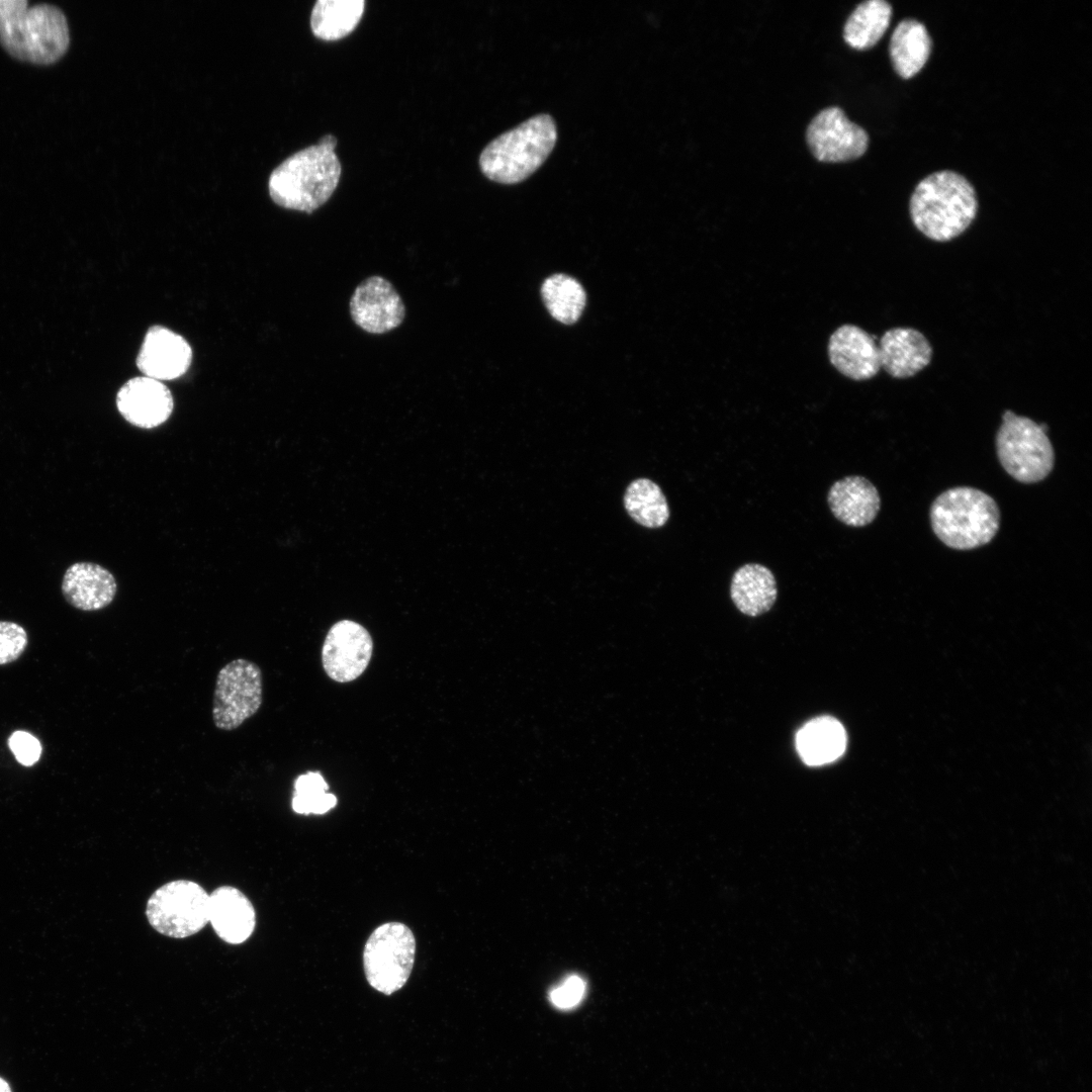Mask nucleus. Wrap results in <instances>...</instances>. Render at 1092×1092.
Masks as SVG:
<instances>
[{"label":"nucleus","instance_id":"1","mask_svg":"<svg viewBox=\"0 0 1092 1092\" xmlns=\"http://www.w3.org/2000/svg\"><path fill=\"white\" fill-rule=\"evenodd\" d=\"M337 139L323 136L278 165L270 174L268 190L281 207L311 213L332 196L341 176L335 153Z\"/></svg>","mask_w":1092,"mask_h":1092},{"label":"nucleus","instance_id":"2","mask_svg":"<svg viewBox=\"0 0 1092 1092\" xmlns=\"http://www.w3.org/2000/svg\"><path fill=\"white\" fill-rule=\"evenodd\" d=\"M0 44L13 58L37 65L59 61L70 44L63 10L50 3L0 0Z\"/></svg>","mask_w":1092,"mask_h":1092},{"label":"nucleus","instance_id":"3","mask_svg":"<svg viewBox=\"0 0 1092 1092\" xmlns=\"http://www.w3.org/2000/svg\"><path fill=\"white\" fill-rule=\"evenodd\" d=\"M909 212L914 226L934 242H948L971 225L978 212L973 185L961 174L943 170L922 179L915 187Z\"/></svg>","mask_w":1092,"mask_h":1092},{"label":"nucleus","instance_id":"4","mask_svg":"<svg viewBox=\"0 0 1092 1092\" xmlns=\"http://www.w3.org/2000/svg\"><path fill=\"white\" fill-rule=\"evenodd\" d=\"M935 536L947 547L970 550L988 544L1000 526V510L988 493L970 486L951 487L930 507Z\"/></svg>","mask_w":1092,"mask_h":1092},{"label":"nucleus","instance_id":"5","mask_svg":"<svg viewBox=\"0 0 1092 1092\" xmlns=\"http://www.w3.org/2000/svg\"><path fill=\"white\" fill-rule=\"evenodd\" d=\"M557 139L554 119L537 114L492 140L480 154L479 166L490 180L513 184L535 172Z\"/></svg>","mask_w":1092,"mask_h":1092},{"label":"nucleus","instance_id":"6","mask_svg":"<svg viewBox=\"0 0 1092 1092\" xmlns=\"http://www.w3.org/2000/svg\"><path fill=\"white\" fill-rule=\"evenodd\" d=\"M996 450L1003 469L1022 483L1043 480L1054 467V448L1041 425L1010 410L1002 414Z\"/></svg>","mask_w":1092,"mask_h":1092},{"label":"nucleus","instance_id":"7","mask_svg":"<svg viewBox=\"0 0 1092 1092\" xmlns=\"http://www.w3.org/2000/svg\"><path fill=\"white\" fill-rule=\"evenodd\" d=\"M416 954V938L401 922H385L368 937L363 950V967L369 985L385 995L404 986Z\"/></svg>","mask_w":1092,"mask_h":1092},{"label":"nucleus","instance_id":"8","mask_svg":"<svg viewBox=\"0 0 1092 1092\" xmlns=\"http://www.w3.org/2000/svg\"><path fill=\"white\" fill-rule=\"evenodd\" d=\"M146 915L159 933L185 938L209 922V895L197 883L176 880L158 888L149 898Z\"/></svg>","mask_w":1092,"mask_h":1092},{"label":"nucleus","instance_id":"9","mask_svg":"<svg viewBox=\"0 0 1092 1092\" xmlns=\"http://www.w3.org/2000/svg\"><path fill=\"white\" fill-rule=\"evenodd\" d=\"M262 702L263 674L257 663L237 658L218 670L211 708L218 730L238 729L259 711Z\"/></svg>","mask_w":1092,"mask_h":1092},{"label":"nucleus","instance_id":"10","mask_svg":"<svg viewBox=\"0 0 1092 1092\" xmlns=\"http://www.w3.org/2000/svg\"><path fill=\"white\" fill-rule=\"evenodd\" d=\"M806 138L812 154L821 162L855 160L866 153L869 145L867 131L838 107L821 110L808 125Z\"/></svg>","mask_w":1092,"mask_h":1092},{"label":"nucleus","instance_id":"11","mask_svg":"<svg viewBox=\"0 0 1092 1092\" xmlns=\"http://www.w3.org/2000/svg\"><path fill=\"white\" fill-rule=\"evenodd\" d=\"M372 650V638L362 625L339 621L331 627L323 645L324 669L335 681H352L367 668Z\"/></svg>","mask_w":1092,"mask_h":1092},{"label":"nucleus","instance_id":"12","mask_svg":"<svg viewBox=\"0 0 1092 1092\" xmlns=\"http://www.w3.org/2000/svg\"><path fill=\"white\" fill-rule=\"evenodd\" d=\"M349 310L359 328L374 335L398 328L405 316L401 296L390 281L378 275L367 277L355 288Z\"/></svg>","mask_w":1092,"mask_h":1092},{"label":"nucleus","instance_id":"13","mask_svg":"<svg viewBox=\"0 0 1092 1092\" xmlns=\"http://www.w3.org/2000/svg\"><path fill=\"white\" fill-rule=\"evenodd\" d=\"M116 406L123 419L142 429L165 423L174 407L173 396L162 382L147 376L127 380L116 394Z\"/></svg>","mask_w":1092,"mask_h":1092},{"label":"nucleus","instance_id":"14","mask_svg":"<svg viewBox=\"0 0 1092 1092\" xmlns=\"http://www.w3.org/2000/svg\"><path fill=\"white\" fill-rule=\"evenodd\" d=\"M191 361V347L182 336L165 327L153 326L145 336L136 366L144 376L163 382L182 376Z\"/></svg>","mask_w":1092,"mask_h":1092},{"label":"nucleus","instance_id":"15","mask_svg":"<svg viewBox=\"0 0 1092 1092\" xmlns=\"http://www.w3.org/2000/svg\"><path fill=\"white\" fill-rule=\"evenodd\" d=\"M875 336L854 325L837 328L828 342L830 363L852 380H868L881 369V356Z\"/></svg>","mask_w":1092,"mask_h":1092},{"label":"nucleus","instance_id":"16","mask_svg":"<svg viewBox=\"0 0 1092 1092\" xmlns=\"http://www.w3.org/2000/svg\"><path fill=\"white\" fill-rule=\"evenodd\" d=\"M881 368L897 379L913 377L930 364L933 350L917 329L895 327L879 340Z\"/></svg>","mask_w":1092,"mask_h":1092},{"label":"nucleus","instance_id":"17","mask_svg":"<svg viewBox=\"0 0 1092 1092\" xmlns=\"http://www.w3.org/2000/svg\"><path fill=\"white\" fill-rule=\"evenodd\" d=\"M66 601L81 611H98L110 605L117 592L113 574L93 562H77L68 567L62 580Z\"/></svg>","mask_w":1092,"mask_h":1092},{"label":"nucleus","instance_id":"18","mask_svg":"<svg viewBox=\"0 0 1092 1092\" xmlns=\"http://www.w3.org/2000/svg\"><path fill=\"white\" fill-rule=\"evenodd\" d=\"M209 922L223 941L240 944L253 933L256 915L251 901L239 889L221 886L209 895Z\"/></svg>","mask_w":1092,"mask_h":1092},{"label":"nucleus","instance_id":"19","mask_svg":"<svg viewBox=\"0 0 1092 1092\" xmlns=\"http://www.w3.org/2000/svg\"><path fill=\"white\" fill-rule=\"evenodd\" d=\"M833 516L851 527L871 524L881 508L877 487L866 477L853 475L835 481L827 495Z\"/></svg>","mask_w":1092,"mask_h":1092},{"label":"nucleus","instance_id":"20","mask_svg":"<svg viewBox=\"0 0 1092 1092\" xmlns=\"http://www.w3.org/2000/svg\"><path fill=\"white\" fill-rule=\"evenodd\" d=\"M777 596L775 575L764 565L744 564L732 576L730 597L744 615L755 617L767 612L775 604Z\"/></svg>","mask_w":1092,"mask_h":1092},{"label":"nucleus","instance_id":"21","mask_svg":"<svg viewBox=\"0 0 1092 1092\" xmlns=\"http://www.w3.org/2000/svg\"><path fill=\"white\" fill-rule=\"evenodd\" d=\"M796 747L808 765H822L839 758L846 747V733L833 717L822 716L804 725L796 736Z\"/></svg>","mask_w":1092,"mask_h":1092},{"label":"nucleus","instance_id":"22","mask_svg":"<svg viewBox=\"0 0 1092 1092\" xmlns=\"http://www.w3.org/2000/svg\"><path fill=\"white\" fill-rule=\"evenodd\" d=\"M932 41L925 25L913 18L900 21L889 44L890 59L896 73L910 79L924 67L931 53Z\"/></svg>","mask_w":1092,"mask_h":1092},{"label":"nucleus","instance_id":"23","mask_svg":"<svg viewBox=\"0 0 1092 1092\" xmlns=\"http://www.w3.org/2000/svg\"><path fill=\"white\" fill-rule=\"evenodd\" d=\"M891 17L892 6L887 1H863L848 16L843 38L855 50L871 49L887 31Z\"/></svg>","mask_w":1092,"mask_h":1092},{"label":"nucleus","instance_id":"24","mask_svg":"<svg viewBox=\"0 0 1092 1092\" xmlns=\"http://www.w3.org/2000/svg\"><path fill=\"white\" fill-rule=\"evenodd\" d=\"M364 7V0H317L310 14L311 30L318 38L339 39L357 26Z\"/></svg>","mask_w":1092,"mask_h":1092},{"label":"nucleus","instance_id":"25","mask_svg":"<svg viewBox=\"0 0 1092 1092\" xmlns=\"http://www.w3.org/2000/svg\"><path fill=\"white\" fill-rule=\"evenodd\" d=\"M624 505L631 518L647 528L662 527L669 518L661 488L647 478L636 479L627 487Z\"/></svg>","mask_w":1092,"mask_h":1092},{"label":"nucleus","instance_id":"26","mask_svg":"<svg viewBox=\"0 0 1092 1092\" xmlns=\"http://www.w3.org/2000/svg\"><path fill=\"white\" fill-rule=\"evenodd\" d=\"M541 294L550 314L562 324L575 323L585 305V292L574 278L555 274L542 284Z\"/></svg>","mask_w":1092,"mask_h":1092},{"label":"nucleus","instance_id":"27","mask_svg":"<svg viewBox=\"0 0 1092 1092\" xmlns=\"http://www.w3.org/2000/svg\"><path fill=\"white\" fill-rule=\"evenodd\" d=\"M328 784L320 772L308 771L294 782L292 809L298 814H324L334 808L337 798L328 793Z\"/></svg>","mask_w":1092,"mask_h":1092},{"label":"nucleus","instance_id":"28","mask_svg":"<svg viewBox=\"0 0 1092 1092\" xmlns=\"http://www.w3.org/2000/svg\"><path fill=\"white\" fill-rule=\"evenodd\" d=\"M585 993V981L578 975H569L550 990L549 1000L556 1008L569 1010L582 1001Z\"/></svg>","mask_w":1092,"mask_h":1092},{"label":"nucleus","instance_id":"29","mask_svg":"<svg viewBox=\"0 0 1092 1092\" xmlns=\"http://www.w3.org/2000/svg\"><path fill=\"white\" fill-rule=\"evenodd\" d=\"M27 645V634L17 623L0 621V664L16 660Z\"/></svg>","mask_w":1092,"mask_h":1092},{"label":"nucleus","instance_id":"30","mask_svg":"<svg viewBox=\"0 0 1092 1092\" xmlns=\"http://www.w3.org/2000/svg\"><path fill=\"white\" fill-rule=\"evenodd\" d=\"M8 745L16 760L25 766H31L40 757L39 740L26 731H15L8 740Z\"/></svg>","mask_w":1092,"mask_h":1092},{"label":"nucleus","instance_id":"31","mask_svg":"<svg viewBox=\"0 0 1092 1092\" xmlns=\"http://www.w3.org/2000/svg\"><path fill=\"white\" fill-rule=\"evenodd\" d=\"M0 1092H11L8 1084L0 1078Z\"/></svg>","mask_w":1092,"mask_h":1092}]
</instances>
